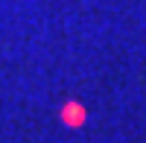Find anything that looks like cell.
Instances as JSON below:
<instances>
[{
  "label": "cell",
  "mask_w": 146,
  "mask_h": 143,
  "mask_svg": "<svg viewBox=\"0 0 146 143\" xmlns=\"http://www.w3.org/2000/svg\"><path fill=\"white\" fill-rule=\"evenodd\" d=\"M62 120L67 123V126H82V120H85V111H82V105H67V108L62 111Z\"/></svg>",
  "instance_id": "cell-1"
}]
</instances>
